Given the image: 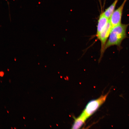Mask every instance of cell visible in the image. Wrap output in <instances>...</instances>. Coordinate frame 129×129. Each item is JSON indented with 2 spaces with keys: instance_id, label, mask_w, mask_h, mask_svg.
Segmentation results:
<instances>
[{
  "instance_id": "6da1fadb",
  "label": "cell",
  "mask_w": 129,
  "mask_h": 129,
  "mask_svg": "<svg viewBox=\"0 0 129 129\" xmlns=\"http://www.w3.org/2000/svg\"><path fill=\"white\" fill-rule=\"evenodd\" d=\"M129 25L121 23L112 27L104 48V52L108 48L114 45L117 46L119 50L121 49L122 42L127 37L126 30Z\"/></svg>"
},
{
  "instance_id": "7a4b0ae2",
  "label": "cell",
  "mask_w": 129,
  "mask_h": 129,
  "mask_svg": "<svg viewBox=\"0 0 129 129\" xmlns=\"http://www.w3.org/2000/svg\"><path fill=\"white\" fill-rule=\"evenodd\" d=\"M109 92L89 102L81 114L87 119L92 115L105 102Z\"/></svg>"
},
{
  "instance_id": "3957f363",
  "label": "cell",
  "mask_w": 129,
  "mask_h": 129,
  "mask_svg": "<svg viewBox=\"0 0 129 129\" xmlns=\"http://www.w3.org/2000/svg\"><path fill=\"white\" fill-rule=\"evenodd\" d=\"M112 27L109 20L105 27L99 34L96 36L97 38V40H99L101 43L100 55L98 60L99 62H100L103 56L104 53V48Z\"/></svg>"
},
{
  "instance_id": "277c9868",
  "label": "cell",
  "mask_w": 129,
  "mask_h": 129,
  "mask_svg": "<svg viewBox=\"0 0 129 129\" xmlns=\"http://www.w3.org/2000/svg\"><path fill=\"white\" fill-rule=\"evenodd\" d=\"M127 0H124L121 5L114 11L109 19L112 27L121 23L123 9Z\"/></svg>"
},
{
  "instance_id": "5b68a950",
  "label": "cell",
  "mask_w": 129,
  "mask_h": 129,
  "mask_svg": "<svg viewBox=\"0 0 129 129\" xmlns=\"http://www.w3.org/2000/svg\"><path fill=\"white\" fill-rule=\"evenodd\" d=\"M109 20V19L104 15L103 12L101 13L98 21L96 36L98 35L105 27Z\"/></svg>"
},
{
  "instance_id": "8992f818",
  "label": "cell",
  "mask_w": 129,
  "mask_h": 129,
  "mask_svg": "<svg viewBox=\"0 0 129 129\" xmlns=\"http://www.w3.org/2000/svg\"><path fill=\"white\" fill-rule=\"evenodd\" d=\"M87 119L81 114L78 117L75 118L72 127V129H78L80 128Z\"/></svg>"
},
{
  "instance_id": "52a82bcc",
  "label": "cell",
  "mask_w": 129,
  "mask_h": 129,
  "mask_svg": "<svg viewBox=\"0 0 129 129\" xmlns=\"http://www.w3.org/2000/svg\"><path fill=\"white\" fill-rule=\"evenodd\" d=\"M119 0H115L113 3L103 12L104 15L109 19L115 10V9Z\"/></svg>"
},
{
  "instance_id": "ba28073f",
  "label": "cell",
  "mask_w": 129,
  "mask_h": 129,
  "mask_svg": "<svg viewBox=\"0 0 129 129\" xmlns=\"http://www.w3.org/2000/svg\"><path fill=\"white\" fill-rule=\"evenodd\" d=\"M4 73L2 72H1L0 73V76H2L4 75Z\"/></svg>"
},
{
  "instance_id": "9c48e42d",
  "label": "cell",
  "mask_w": 129,
  "mask_h": 129,
  "mask_svg": "<svg viewBox=\"0 0 129 129\" xmlns=\"http://www.w3.org/2000/svg\"><path fill=\"white\" fill-rule=\"evenodd\" d=\"M23 117V118H24V119H25V117Z\"/></svg>"
},
{
  "instance_id": "30bf717a",
  "label": "cell",
  "mask_w": 129,
  "mask_h": 129,
  "mask_svg": "<svg viewBox=\"0 0 129 129\" xmlns=\"http://www.w3.org/2000/svg\"><path fill=\"white\" fill-rule=\"evenodd\" d=\"M7 113H9V112H8V111L7 110Z\"/></svg>"
},
{
  "instance_id": "8fae6325",
  "label": "cell",
  "mask_w": 129,
  "mask_h": 129,
  "mask_svg": "<svg viewBox=\"0 0 129 129\" xmlns=\"http://www.w3.org/2000/svg\"><path fill=\"white\" fill-rule=\"evenodd\" d=\"M14 128L15 129H16V128Z\"/></svg>"
},
{
  "instance_id": "7c38bea8",
  "label": "cell",
  "mask_w": 129,
  "mask_h": 129,
  "mask_svg": "<svg viewBox=\"0 0 129 129\" xmlns=\"http://www.w3.org/2000/svg\"><path fill=\"white\" fill-rule=\"evenodd\" d=\"M11 128L12 129V127H11Z\"/></svg>"
},
{
  "instance_id": "4fadbf2b",
  "label": "cell",
  "mask_w": 129,
  "mask_h": 129,
  "mask_svg": "<svg viewBox=\"0 0 129 129\" xmlns=\"http://www.w3.org/2000/svg\"><path fill=\"white\" fill-rule=\"evenodd\" d=\"M24 125L25 126H26V125Z\"/></svg>"
}]
</instances>
